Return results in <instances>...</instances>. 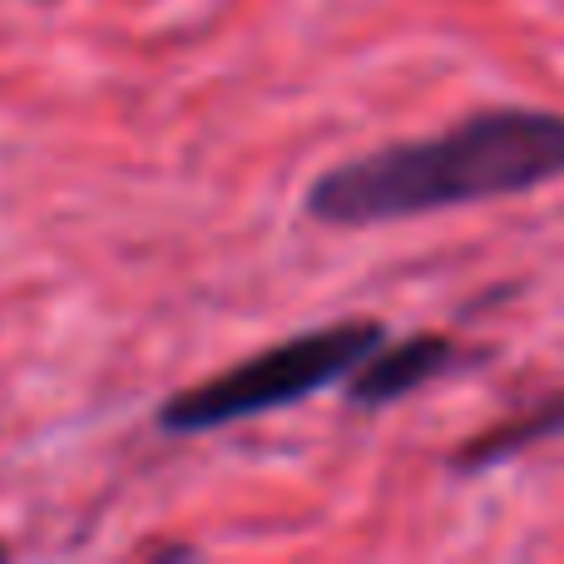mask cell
I'll return each instance as SVG.
<instances>
[{
    "label": "cell",
    "instance_id": "obj_1",
    "mask_svg": "<svg viewBox=\"0 0 564 564\" xmlns=\"http://www.w3.org/2000/svg\"><path fill=\"white\" fill-rule=\"evenodd\" d=\"M564 178V115L496 105L431 139H406L337 164L307 188V214L332 228L426 218L441 208L520 198Z\"/></svg>",
    "mask_w": 564,
    "mask_h": 564
},
{
    "label": "cell",
    "instance_id": "obj_2",
    "mask_svg": "<svg viewBox=\"0 0 564 564\" xmlns=\"http://www.w3.org/2000/svg\"><path fill=\"white\" fill-rule=\"evenodd\" d=\"M381 341H387L381 322H332V327L288 337L278 347L228 367L224 377L204 381V387L178 391L164 406V426L208 431V426H228V421H248V416H263V411L292 406V401L351 377Z\"/></svg>",
    "mask_w": 564,
    "mask_h": 564
},
{
    "label": "cell",
    "instance_id": "obj_3",
    "mask_svg": "<svg viewBox=\"0 0 564 564\" xmlns=\"http://www.w3.org/2000/svg\"><path fill=\"white\" fill-rule=\"evenodd\" d=\"M451 361H456V347L446 337H411V341H397V347H377L351 371V401L357 406H391L406 391L441 377Z\"/></svg>",
    "mask_w": 564,
    "mask_h": 564
},
{
    "label": "cell",
    "instance_id": "obj_4",
    "mask_svg": "<svg viewBox=\"0 0 564 564\" xmlns=\"http://www.w3.org/2000/svg\"><path fill=\"white\" fill-rule=\"evenodd\" d=\"M550 436H564V391H560V397L535 401L530 411L510 416L506 426H496V431H486V436H476L466 451H460L456 466H460V470H486V466H500V460L520 456V451L540 446V441H550Z\"/></svg>",
    "mask_w": 564,
    "mask_h": 564
}]
</instances>
